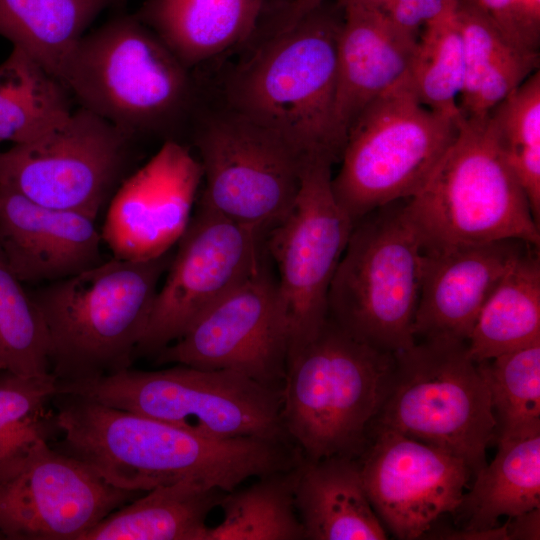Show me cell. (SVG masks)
Listing matches in <instances>:
<instances>
[{"mask_svg":"<svg viewBox=\"0 0 540 540\" xmlns=\"http://www.w3.org/2000/svg\"><path fill=\"white\" fill-rule=\"evenodd\" d=\"M53 407L61 440L51 446L129 491L193 481L230 492L296 462L285 441L204 437L79 394L56 393Z\"/></svg>","mask_w":540,"mask_h":540,"instance_id":"obj_1","label":"cell"},{"mask_svg":"<svg viewBox=\"0 0 540 540\" xmlns=\"http://www.w3.org/2000/svg\"><path fill=\"white\" fill-rule=\"evenodd\" d=\"M342 20V7L326 0L286 27H271L226 76L223 105L276 133L303 158L340 161L334 104Z\"/></svg>","mask_w":540,"mask_h":540,"instance_id":"obj_2","label":"cell"},{"mask_svg":"<svg viewBox=\"0 0 540 540\" xmlns=\"http://www.w3.org/2000/svg\"><path fill=\"white\" fill-rule=\"evenodd\" d=\"M58 78L73 100L135 141L176 140L199 109L198 85L159 37L134 14L120 12L85 34Z\"/></svg>","mask_w":540,"mask_h":540,"instance_id":"obj_3","label":"cell"},{"mask_svg":"<svg viewBox=\"0 0 540 540\" xmlns=\"http://www.w3.org/2000/svg\"><path fill=\"white\" fill-rule=\"evenodd\" d=\"M172 255L112 258L29 292L46 325L50 373L77 382L131 367Z\"/></svg>","mask_w":540,"mask_h":540,"instance_id":"obj_4","label":"cell"},{"mask_svg":"<svg viewBox=\"0 0 540 540\" xmlns=\"http://www.w3.org/2000/svg\"><path fill=\"white\" fill-rule=\"evenodd\" d=\"M394 370V354L358 341L329 317L314 338L289 354L280 414L303 458L361 455Z\"/></svg>","mask_w":540,"mask_h":540,"instance_id":"obj_5","label":"cell"},{"mask_svg":"<svg viewBox=\"0 0 540 540\" xmlns=\"http://www.w3.org/2000/svg\"><path fill=\"white\" fill-rule=\"evenodd\" d=\"M404 210L422 250L516 239L539 247V223L484 118H462L457 135Z\"/></svg>","mask_w":540,"mask_h":540,"instance_id":"obj_6","label":"cell"},{"mask_svg":"<svg viewBox=\"0 0 540 540\" xmlns=\"http://www.w3.org/2000/svg\"><path fill=\"white\" fill-rule=\"evenodd\" d=\"M57 393L79 394L204 437L290 441L281 421V390L231 370L127 368L91 380L57 381Z\"/></svg>","mask_w":540,"mask_h":540,"instance_id":"obj_7","label":"cell"},{"mask_svg":"<svg viewBox=\"0 0 540 540\" xmlns=\"http://www.w3.org/2000/svg\"><path fill=\"white\" fill-rule=\"evenodd\" d=\"M460 119L425 106L407 73L370 103L350 128L332 191L353 225L414 196L453 143Z\"/></svg>","mask_w":540,"mask_h":540,"instance_id":"obj_8","label":"cell"},{"mask_svg":"<svg viewBox=\"0 0 540 540\" xmlns=\"http://www.w3.org/2000/svg\"><path fill=\"white\" fill-rule=\"evenodd\" d=\"M422 244L404 200L352 228L328 293V317L353 338L392 354L415 343Z\"/></svg>","mask_w":540,"mask_h":540,"instance_id":"obj_9","label":"cell"},{"mask_svg":"<svg viewBox=\"0 0 540 540\" xmlns=\"http://www.w3.org/2000/svg\"><path fill=\"white\" fill-rule=\"evenodd\" d=\"M394 355L392 383L374 423L449 452L476 474L486 465L496 421L467 344L422 341Z\"/></svg>","mask_w":540,"mask_h":540,"instance_id":"obj_10","label":"cell"},{"mask_svg":"<svg viewBox=\"0 0 540 540\" xmlns=\"http://www.w3.org/2000/svg\"><path fill=\"white\" fill-rule=\"evenodd\" d=\"M190 128L204 180L199 204L267 235L296 201L305 158L224 105L199 107Z\"/></svg>","mask_w":540,"mask_h":540,"instance_id":"obj_11","label":"cell"},{"mask_svg":"<svg viewBox=\"0 0 540 540\" xmlns=\"http://www.w3.org/2000/svg\"><path fill=\"white\" fill-rule=\"evenodd\" d=\"M136 142L79 107L39 137L0 151V186L96 219L127 177Z\"/></svg>","mask_w":540,"mask_h":540,"instance_id":"obj_12","label":"cell"},{"mask_svg":"<svg viewBox=\"0 0 540 540\" xmlns=\"http://www.w3.org/2000/svg\"><path fill=\"white\" fill-rule=\"evenodd\" d=\"M333 163L321 155L305 158L296 201L265 239L277 270V295L289 335L288 356L327 322L330 285L353 228L332 191Z\"/></svg>","mask_w":540,"mask_h":540,"instance_id":"obj_13","label":"cell"},{"mask_svg":"<svg viewBox=\"0 0 540 540\" xmlns=\"http://www.w3.org/2000/svg\"><path fill=\"white\" fill-rule=\"evenodd\" d=\"M266 234L198 203L157 291L136 354L156 355L262 263Z\"/></svg>","mask_w":540,"mask_h":540,"instance_id":"obj_14","label":"cell"},{"mask_svg":"<svg viewBox=\"0 0 540 540\" xmlns=\"http://www.w3.org/2000/svg\"><path fill=\"white\" fill-rule=\"evenodd\" d=\"M266 253L242 283L156 354L158 364L231 370L281 390L289 335Z\"/></svg>","mask_w":540,"mask_h":540,"instance_id":"obj_15","label":"cell"},{"mask_svg":"<svg viewBox=\"0 0 540 540\" xmlns=\"http://www.w3.org/2000/svg\"><path fill=\"white\" fill-rule=\"evenodd\" d=\"M142 493L113 486L44 443L18 474L0 484V533L9 540H82Z\"/></svg>","mask_w":540,"mask_h":540,"instance_id":"obj_16","label":"cell"},{"mask_svg":"<svg viewBox=\"0 0 540 540\" xmlns=\"http://www.w3.org/2000/svg\"><path fill=\"white\" fill-rule=\"evenodd\" d=\"M361 455L371 505L403 540L424 537L440 516L454 513L472 474L461 458L377 425Z\"/></svg>","mask_w":540,"mask_h":540,"instance_id":"obj_17","label":"cell"},{"mask_svg":"<svg viewBox=\"0 0 540 540\" xmlns=\"http://www.w3.org/2000/svg\"><path fill=\"white\" fill-rule=\"evenodd\" d=\"M202 170L180 141H164L112 196L101 231L113 257H158L178 242L191 219Z\"/></svg>","mask_w":540,"mask_h":540,"instance_id":"obj_18","label":"cell"},{"mask_svg":"<svg viewBox=\"0 0 540 540\" xmlns=\"http://www.w3.org/2000/svg\"><path fill=\"white\" fill-rule=\"evenodd\" d=\"M528 245L508 239L422 250L415 340L467 343L486 300Z\"/></svg>","mask_w":540,"mask_h":540,"instance_id":"obj_19","label":"cell"},{"mask_svg":"<svg viewBox=\"0 0 540 540\" xmlns=\"http://www.w3.org/2000/svg\"><path fill=\"white\" fill-rule=\"evenodd\" d=\"M95 219L0 186V250L21 281L54 282L104 262Z\"/></svg>","mask_w":540,"mask_h":540,"instance_id":"obj_20","label":"cell"},{"mask_svg":"<svg viewBox=\"0 0 540 540\" xmlns=\"http://www.w3.org/2000/svg\"><path fill=\"white\" fill-rule=\"evenodd\" d=\"M337 3L343 20L337 43L334 129L343 152L347 134L363 110L408 73L418 37L364 4Z\"/></svg>","mask_w":540,"mask_h":540,"instance_id":"obj_21","label":"cell"},{"mask_svg":"<svg viewBox=\"0 0 540 540\" xmlns=\"http://www.w3.org/2000/svg\"><path fill=\"white\" fill-rule=\"evenodd\" d=\"M265 0H145L134 15L188 69L247 42Z\"/></svg>","mask_w":540,"mask_h":540,"instance_id":"obj_22","label":"cell"},{"mask_svg":"<svg viewBox=\"0 0 540 540\" xmlns=\"http://www.w3.org/2000/svg\"><path fill=\"white\" fill-rule=\"evenodd\" d=\"M295 505L310 540H385L367 495L359 461L334 456L299 464Z\"/></svg>","mask_w":540,"mask_h":540,"instance_id":"obj_23","label":"cell"},{"mask_svg":"<svg viewBox=\"0 0 540 540\" xmlns=\"http://www.w3.org/2000/svg\"><path fill=\"white\" fill-rule=\"evenodd\" d=\"M456 13L464 51L459 111L462 118H484L539 70V53L515 46L487 15L465 0H456Z\"/></svg>","mask_w":540,"mask_h":540,"instance_id":"obj_24","label":"cell"},{"mask_svg":"<svg viewBox=\"0 0 540 540\" xmlns=\"http://www.w3.org/2000/svg\"><path fill=\"white\" fill-rule=\"evenodd\" d=\"M225 493L193 481L157 486L109 514L82 540H204L206 519Z\"/></svg>","mask_w":540,"mask_h":540,"instance_id":"obj_25","label":"cell"},{"mask_svg":"<svg viewBox=\"0 0 540 540\" xmlns=\"http://www.w3.org/2000/svg\"><path fill=\"white\" fill-rule=\"evenodd\" d=\"M528 245L483 305L467 340L478 363L540 341V259Z\"/></svg>","mask_w":540,"mask_h":540,"instance_id":"obj_26","label":"cell"},{"mask_svg":"<svg viewBox=\"0 0 540 540\" xmlns=\"http://www.w3.org/2000/svg\"><path fill=\"white\" fill-rule=\"evenodd\" d=\"M494 459L476 474L455 512L466 529H489L507 518L540 507V430L497 438Z\"/></svg>","mask_w":540,"mask_h":540,"instance_id":"obj_27","label":"cell"},{"mask_svg":"<svg viewBox=\"0 0 540 540\" xmlns=\"http://www.w3.org/2000/svg\"><path fill=\"white\" fill-rule=\"evenodd\" d=\"M129 0H0V35L58 77L89 25Z\"/></svg>","mask_w":540,"mask_h":540,"instance_id":"obj_28","label":"cell"},{"mask_svg":"<svg viewBox=\"0 0 540 540\" xmlns=\"http://www.w3.org/2000/svg\"><path fill=\"white\" fill-rule=\"evenodd\" d=\"M72 100L58 77L13 47L0 64V143L39 137L71 115Z\"/></svg>","mask_w":540,"mask_h":540,"instance_id":"obj_29","label":"cell"},{"mask_svg":"<svg viewBox=\"0 0 540 540\" xmlns=\"http://www.w3.org/2000/svg\"><path fill=\"white\" fill-rule=\"evenodd\" d=\"M299 464L226 492L219 503L223 518L208 526L204 540L305 539L294 496Z\"/></svg>","mask_w":540,"mask_h":540,"instance_id":"obj_30","label":"cell"},{"mask_svg":"<svg viewBox=\"0 0 540 540\" xmlns=\"http://www.w3.org/2000/svg\"><path fill=\"white\" fill-rule=\"evenodd\" d=\"M52 373L25 377L0 372V484L18 474L37 449L60 430Z\"/></svg>","mask_w":540,"mask_h":540,"instance_id":"obj_31","label":"cell"},{"mask_svg":"<svg viewBox=\"0 0 540 540\" xmlns=\"http://www.w3.org/2000/svg\"><path fill=\"white\" fill-rule=\"evenodd\" d=\"M408 73L425 106L461 118L458 101L464 80V51L456 0L420 31Z\"/></svg>","mask_w":540,"mask_h":540,"instance_id":"obj_32","label":"cell"},{"mask_svg":"<svg viewBox=\"0 0 540 540\" xmlns=\"http://www.w3.org/2000/svg\"><path fill=\"white\" fill-rule=\"evenodd\" d=\"M477 366L489 391L495 437L540 430V341Z\"/></svg>","mask_w":540,"mask_h":540,"instance_id":"obj_33","label":"cell"},{"mask_svg":"<svg viewBox=\"0 0 540 540\" xmlns=\"http://www.w3.org/2000/svg\"><path fill=\"white\" fill-rule=\"evenodd\" d=\"M486 116L539 223L540 71L531 74Z\"/></svg>","mask_w":540,"mask_h":540,"instance_id":"obj_34","label":"cell"},{"mask_svg":"<svg viewBox=\"0 0 540 540\" xmlns=\"http://www.w3.org/2000/svg\"><path fill=\"white\" fill-rule=\"evenodd\" d=\"M0 372L42 376L50 372L43 317L0 250Z\"/></svg>","mask_w":540,"mask_h":540,"instance_id":"obj_35","label":"cell"},{"mask_svg":"<svg viewBox=\"0 0 540 540\" xmlns=\"http://www.w3.org/2000/svg\"><path fill=\"white\" fill-rule=\"evenodd\" d=\"M487 15L515 46L539 53L540 25L526 13L521 0H465Z\"/></svg>","mask_w":540,"mask_h":540,"instance_id":"obj_36","label":"cell"},{"mask_svg":"<svg viewBox=\"0 0 540 540\" xmlns=\"http://www.w3.org/2000/svg\"><path fill=\"white\" fill-rule=\"evenodd\" d=\"M355 1L379 13L399 30L418 37L422 28L455 0H336Z\"/></svg>","mask_w":540,"mask_h":540,"instance_id":"obj_37","label":"cell"},{"mask_svg":"<svg viewBox=\"0 0 540 540\" xmlns=\"http://www.w3.org/2000/svg\"><path fill=\"white\" fill-rule=\"evenodd\" d=\"M506 530L508 540H539L540 507L508 518Z\"/></svg>","mask_w":540,"mask_h":540,"instance_id":"obj_38","label":"cell"},{"mask_svg":"<svg viewBox=\"0 0 540 540\" xmlns=\"http://www.w3.org/2000/svg\"><path fill=\"white\" fill-rule=\"evenodd\" d=\"M460 539V540H508L506 523L489 529H460L436 532L431 538Z\"/></svg>","mask_w":540,"mask_h":540,"instance_id":"obj_39","label":"cell"},{"mask_svg":"<svg viewBox=\"0 0 540 540\" xmlns=\"http://www.w3.org/2000/svg\"><path fill=\"white\" fill-rule=\"evenodd\" d=\"M326 0H289L282 5L273 26L286 27L307 14Z\"/></svg>","mask_w":540,"mask_h":540,"instance_id":"obj_40","label":"cell"},{"mask_svg":"<svg viewBox=\"0 0 540 540\" xmlns=\"http://www.w3.org/2000/svg\"><path fill=\"white\" fill-rule=\"evenodd\" d=\"M0 539H5L4 536L0 533Z\"/></svg>","mask_w":540,"mask_h":540,"instance_id":"obj_41","label":"cell"}]
</instances>
